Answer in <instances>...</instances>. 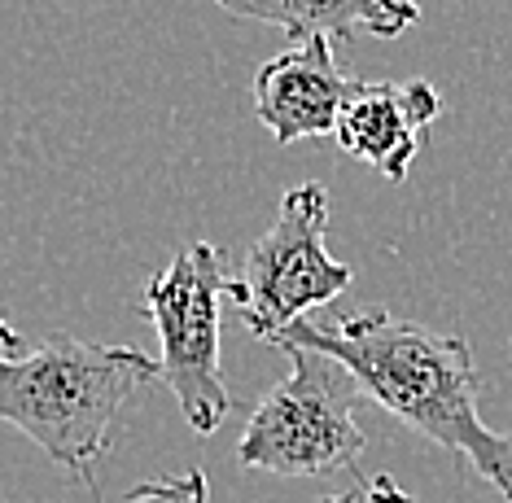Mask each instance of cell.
Instances as JSON below:
<instances>
[{"mask_svg": "<svg viewBox=\"0 0 512 503\" xmlns=\"http://www.w3.org/2000/svg\"><path fill=\"white\" fill-rule=\"evenodd\" d=\"M289 377L259 399L237 447L241 469L276 477H320L355 469L368 434L355 416L359 385L333 359L285 350Z\"/></svg>", "mask_w": 512, "mask_h": 503, "instance_id": "3957f363", "label": "cell"}, {"mask_svg": "<svg viewBox=\"0 0 512 503\" xmlns=\"http://www.w3.org/2000/svg\"><path fill=\"white\" fill-rule=\"evenodd\" d=\"M359 92V79L337 62L333 44L311 40L267 57L254 75V114L276 145L302 136H333L342 110Z\"/></svg>", "mask_w": 512, "mask_h": 503, "instance_id": "8992f818", "label": "cell"}, {"mask_svg": "<svg viewBox=\"0 0 512 503\" xmlns=\"http://www.w3.org/2000/svg\"><path fill=\"white\" fill-rule=\"evenodd\" d=\"M508 355H512V342H508Z\"/></svg>", "mask_w": 512, "mask_h": 503, "instance_id": "8fae6325", "label": "cell"}, {"mask_svg": "<svg viewBox=\"0 0 512 503\" xmlns=\"http://www.w3.org/2000/svg\"><path fill=\"white\" fill-rule=\"evenodd\" d=\"M329 228V189L320 180L294 184L281 197L272 228L250 245L241 276H232L228 298L237 302L246 329L272 346L285 329L307 320L311 307H329L351 289L355 272L337 263L324 245Z\"/></svg>", "mask_w": 512, "mask_h": 503, "instance_id": "5b68a950", "label": "cell"}, {"mask_svg": "<svg viewBox=\"0 0 512 503\" xmlns=\"http://www.w3.org/2000/svg\"><path fill=\"white\" fill-rule=\"evenodd\" d=\"M272 346L333 359L364 399L386 407L442 451L464 455L512 503V434H495L477 416L482 377L464 337L434 333L390 311H359L298 320Z\"/></svg>", "mask_w": 512, "mask_h": 503, "instance_id": "6da1fadb", "label": "cell"}, {"mask_svg": "<svg viewBox=\"0 0 512 503\" xmlns=\"http://www.w3.org/2000/svg\"><path fill=\"white\" fill-rule=\"evenodd\" d=\"M211 499V482L202 469H184L176 477H158V482H141L114 503H206Z\"/></svg>", "mask_w": 512, "mask_h": 503, "instance_id": "9c48e42d", "label": "cell"}, {"mask_svg": "<svg viewBox=\"0 0 512 503\" xmlns=\"http://www.w3.org/2000/svg\"><path fill=\"white\" fill-rule=\"evenodd\" d=\"M232 18H250L281 27L294 44H351L355 35L394 40L421 22L416 0H215Z\"/></svg>", "mask_w": 512, "mask_h": 503, "instance_id": "ba28073f", "label": "cell"}, {"mask_svg": "<svg viewBox=\"0 0 512 503\" xmlns=\"http://www.w3.org/2000/svg\"><path fill=\"white\" fill-rule=\"evenodd\" d=\"M320 503H421V499L407 495V490L394 482V477L372 473V477H359L355 490H346V495H329V499H320Z\"/></svg>", "mask_w": 512, "mask_h": 503, "instance_id": "30bf717a", "label": "cell"}, {"mask_svg": "<svg viewBox=\"0 0 512 503\" xmlns=\"http://www.w3.org/2000/svg\"><path fill=\"white\" fill-rule=\"evenodd\" d=\"M154 377L158 359L132 346H92L71 333L22 346L0 315V420L84 486H92V464L114 447L127 403Z\"/></svg>", "mask_w": 512, "mask_h": 503, "instance_id": "7a4b0ae2", "label": "cell"}, {"mask_svg": "<svg viewBox=\"0 0 512 503\" xmlns=\"http://www.w3.org/2000/svg\"><path fill=\"white\" fill-rule=\"evenodd\" d=\"M232 289L224 254L189 241L145 285V315L154 320L162 355L158 377L171 385L184 420L197 434H215L232 412V394L219 372V307Z\"/></svg>", "mask_w": 512, "mask_h": 503, "instance_id": "277c9868", "label": "cell"}, {"mask_svg": "<svg viewBox=\"0 0 512 503\" xmlns=\"http://www.w3.org/2000/svg\"><path fill=\"white\" fill-rule=\"evenodd\" d=\"M442 114V97L429 79H399V84H359L351 105L337 119V149L351 162L381 171L403 184L421 154L425 127Z\"/></svg>", "mask_w": 512, "mask_h": 503, "instance_id": "52a82bcc", "label": "cell"}]
</instances>
